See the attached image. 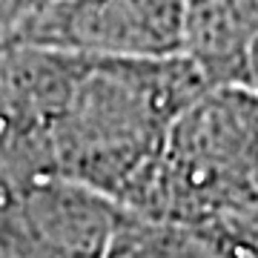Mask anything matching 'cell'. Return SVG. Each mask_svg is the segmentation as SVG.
I'll use <instances>...</instances> for the list:
<instances>
[{"instance_id": "6", "label": "cell", "mask_w": 258, "mask_h": 258, "mask_svg": "<svg viewBox=\"0 0 258 258\" xmlns=\"http://www.w3.org/2000/svg\"><path fill=\"white\" fill-rule=\"evenodd\" d=\"M106 258H232L215 230L123 210Z\"/></svg>"}, {"instance_id": "3", "label": "cell", "mask_w": 258, "mask_h": 258, "mask_svg": "<svg viewBox=\"0 0 258 258\" xmlns=\"http://www.w3.org/2000/svg\"><path fill=\"white\" fill-rule=\"evenodd\" d=\"M184 20L186 0H43L0 23V37L92 57H178Z\"/></svg>"}, {"instance_id": "7", "label": "cell", "mask_w": 258, "mask_h": 258, "mask_svg": "<svg viewBox=\"0 0 258 258\" xmlns=\"http://www.w3.org/2000/svg\"><path fill=\"white\" fill-rule=\"evenodd\" d=\"M227 247H230L232 258H258V230L255 232H218Z\"/></svg>"}, {"instance_id": "8", "label": "cell", "mask_w": 258, "mask_h": 258, "mask_svg": "<svg viewBox=\"0 0 258 258\" xmlns=\"http://www.w3.org/2000/svg\"><path fill=\"white\" fill-rule=\"evenodd\" d=\"M37 3H43V0H0V23H9Z\"/></svg>"}, {"instance_id": "1", "label": "cell", "mask_w": 258, "mask_h": 258, "mask_svg": "<svg viewBox=\"0 0 258 258\" xmlns=\"http://www.w3.org/2000/svg\"><path fill=\"white\" fill-rule=\"evenodd\" d=\"M207 83L189 57L0 52V186L72 181L138 210Z\"/></svg>"}, {"instance_id": "2", "label": "cell", "mask_w": 258, "mask_h": 258, "mask_svg": "<svg viewBox=\"0 0 258 258\" xmlns=\"http://www.w3.org/2000/svg\"><path fill=\"white\" fill-rule=\"evenodd\" d=\"M215 232L258 230V92L215 86L175 123L138 210Z\"/></svg>"}, {"instance_id": "4", "label": "cell", "mask_w": 258, "mask_h": 258, "mask_svg": "<svg viewBox=\"0 0 258 258\" xmlns=\"http://www.w3.org/2000/svg\"><path fill=\"white\" fill-rule=\"evenodd\" d=\"M120 212L72 181L0 186V258H106Z\"/></svg>"}, {"instance_id": "5", "label": "cell", "mask_w": 258, "mask_h": 258, "mask_svg": "<svg viewBox=\"0 0 258 258\" xmlns=\"http://www.w3.org/2000/svg\"><path fill=\"white\" fill-rule=\"evenodd\" d=\"M258 46V0H186L184 57L215 86H247Z\"/></svg>"}, {"instance_id": "9", "label": "cell", "mask_w": 258, "mask_h": 258, "mask_svg": "<svg viewBox=\"0 0 258 258\" xmlns=\"http://www.w3.org/2000/svg\"><path fill=\"white\" fill-rule=\"evenodd\" d=\"M247 86L258 92V46L252 49V57H249V69H247Z\"/></svg>"}]
</instances>
